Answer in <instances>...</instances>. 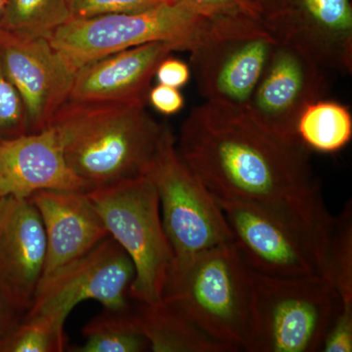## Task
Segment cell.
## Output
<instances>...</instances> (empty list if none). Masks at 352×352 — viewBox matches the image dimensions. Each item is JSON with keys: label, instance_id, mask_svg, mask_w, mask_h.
I'll use <instances>...</instances> for the list:
<instances>
[{"label": "cell", "instance_id": "6da1fadb", "mask_svg": "<svg viewBox=\"0 0 352 352\" xmlns=\"http://www.w3.org/2000/svg\"><path fill=\"white\" fill-rule=\"evenodd\" d=\"M176 149L215 200L268 212L298 234L324 263L333 217L311 151L300 140L273 133L247 108L206 101L183 122Z\"/></svg>", "mask_w": 352, "mask_h": 352}, {"label": "cell", "instance_id": "7a4b0ae2", "mask_svg": "<svg viewBox=\"0 0 352 352\" xmlns=\"http://www.w3.org/2000/svg\"><path fill=\"white\" fill-rule=\"evenodd\" d=\"M145 104L68 100L51 120L67 164L89 191L149 175L164 124Z\"/></svg>", "mask_w": 352, "mask_h": 352}, {"label": "cell", "instance_id": "3957f363", "mask_svg": "<svg viewBox=\"0 0 352 352\" xmlns=\"http://www.w3.org/2000/svg\"><path fill=\"white\" fill-rule=\"evenodd\" d=\"M251 272L231 242L201 252L171 270L163 298L212 339L244 351L251 318Z\"/></svg>", "mask_w": 352, "mask_h": 352}, {"label": "cell", "instance_id": "277c9868", "mask_svg": "<svg viewBox=\"0 0 352 352\" xmlns=\"http://www.w3.org/2000/svg\"><path fill=\"white\" fill-rule=\"evenodd\" d=\"M319 274L272 277L251 272L247 352H317L342 307Z\"/></svg>", "mask_w": 352, "mask_h": 352}, {"label": "cell", "instance_id": "5b68a950", "mask_svg": "<svg viewBox=\"0 0 352 352\" xmlns=\"http://www.w3.org/2000/svg\"><path fill=\"white\" fill-rule=\"evenodd\" d=\"M215 18L173 0L140 12L72 18L47 39L76 72L95 60L156 41L190 52L206 38Z\"/></svg>", "mask_w": 352, "mask_h": 352}, {"label": "cell", "instance_id": "8992f818", "mask_svg": "<svg viewBox=\"0 0 352 352\" xmlns=\"http://www.w3.org/2000/svg\"><path fill=\"white\" fill-rule=\"evenodd\" d=\"M113 239L135 270L132 300L155 303L163 298L173 254L162 222L156 186L149 175L87 192Z\"/></svg>", "mask_w": 352, "mask_h": 352}, {"label": "cell", "instance_id": "52a82bcc", "mask_svg": "<svg viewBox=\"0 0 352 352\" xmlns=\"http://www.w3.org/2000/svg\"><path fill=\"white\" fill-rule=\"evenodd\" d=\"M148 175L156 186L162 222L173 254L170 271L182 270L201 252L233 241L223 212L178 154L168 124H164Z\"/></svg>", "mask_w": 352, "mask_h": 352}, {"label": "cell", "instance_id": "ba28073f", "mask_svg": "<svg viewBox=\"0 0 352 352\" xmlns=\"http://www.w3.org/2000/svg\"><path fill=\"white\" fill-rule=\"evenodd\" d=\"M277 43L256 16L215 18L206 38L190 51V69L201 97L247 108Z\"/></svg>", "mask_w": 352, "mask_h": 352}, {"label": "cell", "instance_id": "9c48e42d", "mask_svg": "<svg viewBox=\"0 0 352 352\" xmlns=\"http://www.w3.org/2000/svg\"><path fill=\"white\" fill-rule=\"evenodd\" d=\"M135 270L129 254L111 236L80 258L60 266L39 282L25 317H56L66 323L72 310L94 300L108 309L127 310Z\"/></svg>", "mask_w": 352, "mask_h": 352}, {"label": "cell", "instance_id": "30bf717a", "mask_svg": "<svg viewBox=\"0 0 352 352\" xmlns=\"http://www.w3.org/2000/svg\"><path fill=\"white\" fill-rule=\"evenodd\" d=\"M324 66L302 46L278 41L248 110L273 133L300 140L296 124L305 108L327 89Z\"/></svg>", "mask_w": 352, "mask_h": 352}, {"label": "cell", "instance_id": "8fae6325", "mask_svg": "<svg viewBox=\"0 0 352 352\" xmlns=\"http://www.w3.org/2000/svg\"><path fill=\"white\" fill-rule=\"evenodd\" d=\"M278 41L302 46L324 67L351 73V0H250Z\"/></svg>", "mask_w": 352, "mask_h": 352}, {"label": "cell", "instance_id": "7c38bea8", "mask_svg": "<svg viewBox=\"0 0 352 352\" xmlns=\"http://www.w3.org/2000/svg\"><path fill=\"white\" fill-rule=\"evenodd\" d=\"M0 58L24 104L28 133L47 129L68 101L76 72L47 38L17 36L2 30Z\"/></svg>", "mask_w": 352, "mask_h": 352}, {"label": "cell", "instance_id": "4fadbf2b", "mask_svg": "<svg viewBox=\"0 0 352 352\" xmlns=\"http://www.w3.org/2000/svg\"><path fill=\"white\" fill-rule=\"evenodd\" d=\"M217 201L250 270L272 277L321 275L318 254L283 222L248 204Z\"/></svg>", "mask_w": 352, "mask_h": 352}, {"label": "cell", "instance_id": "5bb4252c", "mask_svg": "<svg viewBox=\"0 0 352 352\" xmlns=\"http://www.w3.org/2000/svg\"><path fill=\"white\" fill-rule=\"evenodd\" d=\"M45 261V232L31 199L0 198V294L16 311L31 307Z\"/></svg>", "mask_w": 352, "mask_h": 352}, {"label": "cell", "instance_id": "9a60e30c", "mask_svg": "<svg viewBox=\"0 0 352 352\" xmlns=\"http://www.w3.org/2000/svg\"><path fill=\"white\" fill-rule=\"evenodd\" d=\"M41 190L89 191L67 164L54 129L0 139V198L30 199Z\"/></svg>", "mask_w": 352, "mask_h": 352}, {"label": "cell", "instance_id": "2e32d148", "mask_svg": "<svg viewBox=\"0 0 352 352\" xmlns=\"http://www.w3.org/2000/svg\"><path fill=\"white\" fill-rule=\"evenodd\" d=\"M30 199L38 210L45 232L43 278L110 236L87 192L41 190Z\"/></svg>", "mask_w": 352, "mask_h": 352}, {"label": "cell", "instance_id": "e0dca14e", "mask_svg": "<svg viewBox=\"0 0 352 352\" xmlns=\"http://www.w3.org/2000/svg\"><path fill=\"white\" fill-rule=\"evenodd\" d=\"M175 44L156 41L90 62L76 72L68 100L145 101L159 64Z\"/></svg>", "mask_w": 352, "mask_h": 352}, {"label": "cell", "instance_id": "ac0fdd59", "mask_svg": "<svg viewBox=\"0 0 352 352\" xmlns=\"http://www.w3.org/2000/svg\"><path fill=\"white\" fill-rule=\"evenodd\" d=\"M131 315L153 352H233L164 300H132Z\"/></svg>", "mask_w": 352, "mask_h": 352}, {"label": "cell", "instance_id": "d6986e66", "mask_svg": "<svg viewBox=\"0 0 352 352\" xmlns=\"http://www.w3.org/2000/svg\"><path fill=\"white\" fill-rule=\"evenodd\" d=\"M296 135L310 151L339 152L351 140V113L342 104L321 99L303 110L296 124Z\"/></svg>", "mask_w": 352, "mask_h": 352}, {"label": "cell", "instance_id": "ffe728a7", "mask_svg": "<svg viewBox=\"0 0 352 352\" xmlns=\"http://www.w3.org/2000/svg\"><path fill=\"white\" fill-rule=\"evenodd\" d=\"M132 305V303H131ZM131 307L127 310L104 308L100 314L91 319L82 329L85 342L71 349L75 352H144L149 344L140 333Z\"/></svg>", "mask_w": 352, "mask_h": 352}, {"label": "cell", "instance_id": "44dd1931", "mask_svg": "<svg viewBox=\"0 0 352 352\" xmlns=\"http://www.w3.org/2000/svg\"><path fill=\"white\" fill-rule=\"evenodd\" d=\"M72 19L67 0H7L0 30L29 38H46Z\"/></svg>", "mask_w": 352, "mask_h": 352}, {"label": "cell", "instance_id": "7402d4cb", "mask_svg": "<svg viewBox=\"0 0 352 352\" xmlns=\"http://www.w3.org/2000/svg\"><path fill=\"white\" fill-rule=\"evenodd\" d=\"M321 275L339 292L344 302H352V201L333 217Z\"/></svg>", "mask_w": 352, "mask_h": 352}, {"label": "cell", "instance_id": "603a6c76", "mask_svg": "<svg viewBox=\"0 0 352 352\" xmlns=\"http://www.w3.org/2000/svg\"><path fill=\"white\" fill-rule=\"evenodd\" d=\"M65 322L47 315L25 317L20 325L0 340V351L10 352H61L67 349Z\"/></svg>", "mask_w": 352, "mask_h": 352}, {"label": "cell", "instance_id": "cb8c5ba5", "mask_svg": "<svg viewBox=\"0 0 352 352\" xmlns=\"http://www.w3.org/2000/svg\"><path fill=\"white\" fill-rule=\"evenodd\" d=\"M27 133L24 104L7 76L0 58V139L18 138Z\"/></svg>", "mask_w": 352, "mask_h": 352}, {"label": "cell", "instance_id": "d4e9b609", "mask_svg": "<svg viewBox=\"0 0 352 352\" xmlns=\"http://www.w3.org/2000/svg\"><path fill=\"white\" fill-rule=\"evenodd\" d=\"M72 18H89L116 13H134L173 0H67Z\"/></svg>", "mask_w": 352, "mask_h": 352}, {"label": "cell", "instance_id": "484cf974", "mask_svg": "<svg viewBox=\"0 0 352 352\" xmlns=\"http://www.w3.org/2000/svg\"><path fill=\"white\" fill-rule=\"evenodd\" d=\"M323 352L352 351V302H344L322 344Z\"/></svg>", "mask_w": 352, "mask_h": 352}, {"label": "cell", "instance_id": "4316f807", "mask_svg": "<svg viewBox=\"0 0 352 352\" xmlns=\"http://www.w3.org/2000/svg\"><path fill=\"white\" fill-rule=\"evenodd\" d=\"M176 1L182 2L192 10L206 17L214 18L242 13L258 17L250 0H176Z\"/></svg>", "mask_w": 352, "mask_h": 352}, {"label": "cell", "instance_id": "83f0119b", "mask_svg": "<svg viewBox=\"0 0 352 352\" xmlns=\"http://www.w3.org/2000/svg\"><path fill=\"white\" fill-rule=\"evenodd\" d=\"M155 76L160 85H168L178 89L189 82L191 69L188 65L182 60L168 56L159 64Z\"/></svg>", "mask_w": 352, "mask_h": 352}, {"label": "cell", "instance_id": "f1b7e54d", "mask_svg": "<svg viewBox=\"0 0 352 352\" xmlns=\"http://www.w3.org/2000/svg\"><path fill=\"white\" fill-rule=\"evenodd\" d=\"M147 97L155 110L164 116L175 115L184 106V98L177 88L160 83L149 90Z\"/></svg>", "mask_w": 352, "mask_h": 352}, {"label": "cell", "instance_id": "f546056e", "mask_svg": "<svg viewBox=\"0 0 352 352\" xmlns=\"http://www.w3.org/2000/svg\"><path fill=\"white\" fill-rule=\"evenodd\" d=\"M14 312L17 311L4 300L3 296L0 294V340L15 326L13 320Z\"/></svg>", "mask_w": 352, "mask_h": 352}, {"label": "cell", "instance_id": "4dcf8cb0", "mask_svg": "<svg viewBox=\"0 0 352 352\" xmlns=\"http://www.w3.org/2000/svg\"><path fill=\"white\" fill-rule=\"evenodd\" d=\"M7 0H0V27H1L2 16H3L4 9H6Z\"/></svg>", "mask_w": 352, "mask_h": 352}]
</instances>
